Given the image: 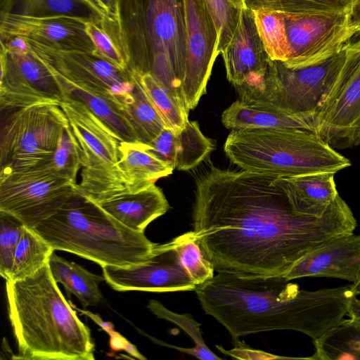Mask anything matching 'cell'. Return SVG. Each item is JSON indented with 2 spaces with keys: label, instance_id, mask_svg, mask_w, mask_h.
Listing matches in <instances>:
<instances>
[{
  "label": "cell",
  "instance_id": "7402d4cb",
  "mask_svg": "<svg viewBox=\"0 0 360 360\" xmlns=\"http://www.w3.org/2000/svg\"><path fill=\"white\" fill-rule=\"evenodd\" d=\"M221 122L226 128L232 130L281 129L314 131L307 121L272 105L255 101H234L222 112Z\"/></svg>",
  "mask_w": 360,
  "mask_h": 360
},
{
  "label": "cell",
  "instance_id": "277c9868",
  "mask_svg": "<svg viewBox=\"0 0 360 360\" xmlns=\"http://www.w3.org/2000/svg\"><path fill=\"white\" fill-rule=\"evenodd\" d=\"M101 24L132 74H151L183 100L184 0H117L116 20H102Z\"/></svg>",
  "mask_w": 360,
  "mask_h": 360
},
{
  "label": "cell",
  "instance_id": "4fadbf2b",
  "mask_svg": "<svg viewBox=\"0 0 360 360\" xmlns=\"http://www.w3.org/2000/svg\"><path fill=\"white\" fill-rule=\"evenodd\" d=\"M282 13L290 52L283 64L289 68L324 60L342 51L356 34L349 27V12Z\"/></svg>",
  "mask_w": 360,
  "mask_h": 360
},
{
  "label": "cell",
  "instance_id": "3957f363",
  "mask_svg": "<svg viewBox=\"0 0 360 360\" xmlns=\"http://www.w3.org/2000/svg\"><path fill=\"white\" fill-rule=\"evenodd\" d=\"M6 289L18 347L13 359H95L90 329L60 292L49 262L24 279L6 281Z\"/></svg>",
  "mask_w": 360,
  "mask_h": 360
},
{
  "label": "cell",
  "instance_id": "e0dca14e",
  "mask_svg": "<svg viewBox=\"0 0 360 360\" xmlns=\"http://www.w3.org/2000/svg\"><path fill=\"white\" fill-rule=\"evenodd\" d=\"M87 21L68 15L32 17L0 13V41L18 37L60 51L95 52L85 31Z\"/></svg>",
  "mask_w": 360,
  "mask_h": 360
},
{
  "label": "cell",
  "instance_id": "f1b7e54d",
  "mask_svg": "<svg viewBox=\"0 0 360 360\" xmlns=\"http://www.w3.org/2000/svg\"><path fill=\"white\" fill-rule=\"evenodd\" d=\"M314 342L315 352L309 359L360 360V326L347 319Z\"/></svg>",
  "mask_w": 360,
  "mask_h": 360
},
{
  "label": "cell",
  "instance_id": "7bdbcfd3",
  "mask_svg": "<svg viewBox=\"0 0 360 360\" xmlns=\"http://www.w3.org/2000/svg\"><path fill=\"white\" fill-rule=\"evenodd\" d=\"M354 288L356 295H360V276L357 282L354 284Z\"/></svg>",
  "mask_w": 360,
  "mask_h": 360
},
{
  "label": "cell",
  "instance_id": "f546056e",
  "mask_svg": "<svg viewBox=\"0 0 360 360\" xmlns=\"http://www.w3.org/2000/svg\"><path fill=\"white\" fill-rule=\"evenodd\" d=\"M53 252L54 249L44 238L25 226L7 281H19L33 275L49 262Z\"/></svg>",
  "mask_w": 360,
  "mask_h": 360
},
{
  "label": "cell",
  "instance_id": "484cf974",
  "mask_svg": "<svg viewBox=\"0 0 360 360\" xmlns=\"http://www.w3.org/2000/svg\"><path fill=\"white\" fill-rule=\"evenodd\" d=\"M132 75L136 78L148 99L162 118L165 127L174 131L183 129L189 121V110L184 101L151 74Z\"/></svg>",
  "mask_w": 360,
  "mask_h": 360
},
{
  "label": "cell",
  "instance_id": "9c48e42d",
  "mask_svg": "<svg viewBox=\"0 0 360 360\" xmlns=\"http://www.w3.org/2000/svg\"><path fill=\"white\" fill-rule=\"evenodd\" d=\"M0 166L23 169L49 162L68 120L60 105L38 103L2 110Z\"/></svg>",
  "mask_w": 360,
  "mask_h": 360
},
{
  "label": "cell",
  "instance_id": "7a4b0ae2",
  "mask_svg": "<svg viewBox=\"0 0 360 360\" xmlns=\"http://www.w3.org/2000/svg\"><path fill=\"white\" fill-rule=\"evenodd\" d=\"M204 311L221 323L236 346L248 335L277 330L316 340L338 326L356 295L354 283L315 291L300 289L284 276L217 273L194 290Z\"/></svg>",
  "mask_w": 360,
  "mask_h": 360
},
{
  "label": "cell",
  "instance_id": "30bf717a",
  "mask_svg": "<svg viewBox=\"0 0 360 360\" xmlns=\"http://www.w3.org/2000/svg\"><path fill=\"white\" fill-rule=\"evenodd\" d=\"M49 162L0 170V211L31 229L56 214L76 193L77 184L56 173Z\"/></svg>",
  "mask_w": 360,
  "mask_h": 360
},
{
  "label": "cell",
  "instance_id": "7c38bea8",
  "mask_svg": "<svg viewBox=\"0 0 360 360\" xmlns=\"http://www.w3.org/2000/svg\"><path fill=\"white\" fill-rule=\"evenodd\" d=\"M345 48L337 84L313 123L314 131L335 150L360 144V39Z\"/></svg>",
  "mask_w": 360,
  "mask_h": 360
},
{
  "label": "cell",
  "instance_id": "e575fe53",
  "mask_svg": "<svg viewBox=\"0 0 360 360\" xmlns=\"http://www.w3.org/2000/svg\"><path fill=\"white\" fill-rule=\"evenodd\" d=\"M251 11L267 9L285 13L349 12L353 0H244Z\"/></svg>",
  "mask_w": 360,
  "mask_h": 360
},
{
  "label": "cell",
  "instance_id": "44dd1931",
  "mask_svg": "<svg viewBox=\"0 0 360 360\" xmlns=\"http://www.w3.org/2000/svg\"><path fill=\"white\" fill-rule=\"evenodd\" d=\"M94 202L122 224L139 233H144L150 222L169 209L162 189L155 184L136 192L124 191Z\"/></svg>",
  "mask_w": 360,
  "mask_h": 360
},
{
  "label": "cell",
  "instance_id": "ab89813d",
  "mask_svg": "<svg viewBox=\"0 0 360 360\" xmlns=\"http://www.w3.org/2000/svg\"><path fill=\"white\" fill-rule=\"evenodd\" d=\"M101 19L115 22L117 19V0H81Z\"/></svg>",
  "mask_w": 360,
  "mask_h": 360
},
{
  "label": "cell",
  "instance_id": "4dcf8cb0",
  "mask_svg": "<svg viewBox=\"0 0 360 360\" xmlns=\"http://www.w3.org/2000/svg\"><path fill=\"white\" fill-rule=\"evenodd\" d=\"M134 76V75H133ZM131 99L124 110L136 134L137 141L150 143L165 128V125L150 103L136 78Z\"/></svg>",
  "mask_w": 360,
  "mask_h": 360
},
{
  "label": "cell",
  "instance_id": "8fae6325",
  "mask_svg": "<svg viewBox=\"0 0 360 360\" xmlns=\"http://www.w3.org/2000/svg\"><path fill=\"white\" fill-rule=\"evenodd\" d=\"M1 111L38 103L60 105L58 85L47 65L22 37L0 41Z\"/></svg>",
  "mask_w": 360,
  "mask_h": 360
},
{
  "label": "cell",
  "instance_id": "d590c367",
  "mask_svg": "<svg viewBox=\"0 0 360 360\" xmlns=\"http://www.w3.org/2000/svg\"><path fill=\"white\" fill-rule=\"evenodd\" d=\"M204 1L218 32L217 52L219 55L235 35L246 6L244 0Z\"/></svg>",
  "mask_w": 360,
  "mask_h": 360
},
{
  "label": "cell",
  "instance_id": "9a60e30c",
  "mask_svg": "<svg viewBox=\"0 0 360 360\" xmlns=\"http://www.w3.org/2000/svg\"><path fill=\"white\" fill-rule=\"evenodd\" d=\"M186 57L181 79L187 108L194 109L206 93L217 57L218 32L204 0H184Z\"/></svg>",
  "mask_w": 360,
  "mask_h": 360
},
{
  "label": "cell",
  "instance_id": "6da1fadb",
  "mask_svg": "<svg viewBox=\"0 0 360 360\" xmlns=\"http://www.w3.org/2000/svg\"><path fill=\"white\" fill-rule=\"evenodd\" d=\"M192 216L214 270L247 277L284 276L307 252L357 225L340 195L314 216L287 178L213 165L196 178Z\"/></svg>",
  "mask_w": 360,
  "mask_h": 360
},
{
  "label": "cell",
  "instance_id": "f35d334b",
  "mask_svg": "<svg viewBox=\"0 0 360 360\" xmlns=\"http://www.w3.org/2000/svg\"><path fill=\"white\" fill-rule=\"evenodd\" d=\"M101 21H87L85 23V31L95 46V52L117 68L128 70L121 50L101 24Z\"/></svg>",
  "mask_w": 360,
  "mask_h": 360
},
{
  "label": "cell",
  "instance_id": "d6a6232c",
  "mask_svg": "<svg viewBox=\"0 0 360 360\" xmlns=\"http://www.w3.org/2000/svg\"><path fill=\"white\" fill-rule=\"evenodd\" d=\"M253 13L270 59L283 63L287 61L290 52L283 13L267 9L253 11Z\"/></svg>",
  "mask_w": 360,
  "mask_h": 360
},
{
  "label": "cell",
  "instance_id": "1f68e13d",
  "mask_svg": "<svg viewBox=\"0 0 360 360\" xmlns=\"http://www.w3.org/2000/svg\"><path fill=\"white\" fill-rule=\"evenodd\" d=\"M191 279L196 285L214 277V268L205 255L193 231L184 233L169 242Z\"/></svg>",
  "mask_w": 360,
  "mask_h": 360
},
{
  "label": "cell",
  "instance_id": "5b68a950",
  "mask_svg": "<svg viewBox=\"0 0 360 360\" xmlns=\"http://www.w3.org/2000/svg\"><path fill=\"white\" fill-rule=\"evenodd\" d=\"M54 250L66 251L101 266L128 268L150 260L158 243L127 228L79 192L32 229Z\"/></svg>",
  "mask_w": 360,
  "mask_h": 360
},
{
  "label": "cell",
  "instance_id": "d6986e66",
  "mask_svg": "<svg viewBox=\"0 0 360 360\" xmlns=\"http://www.w3.org/2000/svg\"><path fill=\"white\" fill-rule=\"evenodd\" d=\"M360 276V234L334 237L300 258L284 275L288 280L302 277H331L356 283Z\"/></svg>",
  "mask_w": 360,
  "mask_h": 360
},
{
  "label": "cell",
  "instance_id": "cb8c5ba5",
  "mask_svg": "<svg viewBox=\"0 0 360 360\" xmlns=\"http://www.w3.org/2000/svg\"><path fill=\"white\" fill-rule=\"evenodd\" d=\"M47 67L58 85L63 98H69L82 103L120 141H137L122 105L93 90L75 84L49 66Z\"/></svg>",
  "mask_w": 360,
  "mask_h": 360
},
{
  "label": "cell",
  "instance_id": "8d00e7d4",
  "mask_svg": "<svg viewBox=\"0 0 360 360\" xmlns=\"http://www.w3.org/2000/svg\"><path fill=\"white\" fill-rule=\"evenodd\" d=\"M49 166L56 173L76 183L81 169V156L77 140L70 124L63 129Z\"/></svg>",
  "mask_w": 360,
  "mask_h": 360
},
{
  "label": "cell",
  "instance_id": "83f0119b",
  "mask_svg": "<svg viewBox=\"0 0 360 360\" xmlns=\"http://www.w3.org/2000/svg\"><path fill=\"white\" fill-rule=\"evenodd\" d=\"M334 173L319 172L292 178L290 181L296 196L314 216H322L339 196Z\"/></svg>",
  "mask_w": 360,
  "mask_h": 360
},
{
  "label": "cell",
  "instance_id": "2e32d148",
  "mask_svg": "<svg viewBox=\"0 0 360 360\" xmlns=\"http://www.w3.org/2000/svg\"><path fill=\"white\" fill-rule=\"evenodd\" d=\"M105 281L116 291L167 292L195 290L169 242L158 244L150 260L128 268L103 266Z\"/></svg>",
  "mask_w": 360,
  "mask_h": 360
},
{
  "label": "cell",
  "instance_id": "d4e9b609",
  "mask_svg": "<svg viewBox=\"0 0 360 360\" xmlns=\"http://www.w3.org/2000/svg\"><path fill=\"white\" fill-rule=\"evenodd\" d=\"M49 265L56 282L63 285L69 296L75 295L83 307L96 306L101 301L99 284L105 281L103 276L94 274L54 252L49 258Z\"/></svg>",
  "mask_w": 360,
  "mask_h": 360
},
{
  "label": "cell",
  "instance_id": "4316f807",
  "mask_svg": "<svg viewBox=\"0 0 360 360\" xmlns=\"http://www.w3.org/2000/svg\"><path fill=\"white\" fill-rule=\"evenodd\" d=\"M0 11L32 17L68 15L96 22L102 20L81 0H1Z\"/></svg>",
  "mask_w": 360,
  "mask_h": 360
},
{
  "label": "cell",
  "instance_id": "ac0fdd59",
  "mask_svg": "<svg viewBox=\"0 0 360 360\" xmlns=\"http://www.w3.org/2000/svg\"><path fill=\"white\" fill-rule=\"evenodd\" d=\"M222 55L227 79L238 94L252 91L263 83L269 56L259 34L253 11H243L238 30Z\"/></svg>",
  "mask_w": 360,
  "mask_h": 360
},
{
  "label": "cell",
  "instance_id": "52a82bcc",
  "mask_svg": "<svg viewBox=\"0 0 360 360\" xmlns=\"http://www.w3.org/2000/svg\"><path fill=\"white\" fill-rule=\"evenodd\" d=\"M345 46L324 60L301 68L270 60L262 84L239 94V99L272 105L313 126L337 84L346 58Z\"/></svg>",
  "mask_w": 360,
  "mask_h": 360
},
{
  "label": "cell",
  "instance_id": "5bb4252c",
  "mask_svg": "<svg viewBox=\"0 0 360 360\" xmlns=\"http://www.w3.org/2000/svg\"><path fill=\"white\" fill-rule=\"evenodd\" d=\"M25 40L45 64L75 84L103 95L123 108L131 99L135 79L129 70L117 68L96 52L60 51Z\"/></svg>",
  "mask_w": 360,
  "mask_h": 360
},
{
  "label": "cell",
  "instance_id": "603a6c76",
  "mask_svg": "<svg viewBox=\"0 0 360 360\" xmlns=\"http://www.w3.org/2000/svg\"><path fill=\"white\" fill-rule=\"evenodd\" d=\"M117 166L129 192L148 188L174 169L139 141H120Z\"/></svg>",
  "mask_w": 360,
  "mask_h": 360
},
{
  "label": "cell",
  "instance_id": "836d02e7",
  "mask_svg": "<svg viewBox=\"0 0 360 360\" xmlns=\"http://www.w3.org/2000/svg\"><path fill=\"white\" fill-rule=\"evenodd\" d=\"M148 309L157 317L167 320L182 328L193 340L195 346L192 348H182L165 344L169 347L187 353L202 360H221V358L212 352L205 343L198 323L191 314H179L167 309L160 302L152 300L147 305Z\"/></svg>",
  "mask_w": 360,
  "mask_h": 360
},
{
  "label": "cell",
  "instance_id": "ba28073f",
  "mask_svg": "<svg viewBox=\"0 0 360 360\" xmlns=\"http://www.w3.org/2000/svg\"><path fill=\"white\" fill-rule=\"evenodd\" d=\"M60 107L79 144L82 172L77 191L92 201L128 191L117 166L120 141L82 103L63 98Z\"/></svg>",
  "mask_w": 360,
  "mask_h": 360
},
{
  "label": "cell",
  "instance_id": "60d3db41",
  "mask_svg": "<svg viewBox=\"0 0 360 360\" xmlns=\"http://www.w3.org/2000/svg\"><path fill=\"white\" fill-rule=\"evenodd\" d=\"M349 27L356 34L360 32V0H353L349 16Z\"/></svg>",
  "mask_w": 360,
  "mask_h": 360
},
{
  "label": "cell",
  "instance_id": "ffe728a7",
  "mask_svg": "<svg viewBox=\"0 0 360 360\" xmlns=\"http://www.w3.org/2000/svg\"><path fill=\"white\" fill-rule=\"evenodd\" d=\"M148 146L159 158L181 171L196 167L214 148L195 121H188L179 131L165 127Z\"/></svg>",
  "mask_w": 360,
  "mask_h": 360
},
{
  "label": "cell",
  "instance_id": "8992f818",
  "mask_svg": "<svg viewBox=\"0 0 360 360\" xmlns=\"http://www.w3.org/2000/svg\"><path fill=\"white\" fill-rule=\"evenodd\" d=\"M224 151L240 169L282 178L335 174L351 165L316 132L303 129H233Z\"/></svg>",
  "mask_w": 360,
  "mask_h": 360
},
{
  "label": "cell",
  "instance_id": "b9f144b4",
  "mask_svg": "<svg viewBox=\"0 0 360 360\" xmlns=\"http://www.w3.org/2000/svg\"><path fill=\"white\" fill-rule=\"evenodd\" d=\"M349 319H347L350 323L360 326V300L354 296L349 304L347 314Z\"/></svg>",
  "mask_w": 360,
  "mask_h": 360
},
{
  "label": "cell",
  "instance_id": "74e56055",
  "mask_svg": "<svg viewBox=\"0 0 360 360\" xmlns=\"http://www.w3.org/2000/svg\"><path fill=\"white\" fill-rule=\"evenodd\" d=\"M25 226L16 217L0 211V274L5 281L9 278L15 252Z\"/></svg>",
  "mask_w": 360,
  "mask_h": 360
}]
</instances>
